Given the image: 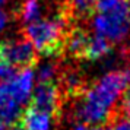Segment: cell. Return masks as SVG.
<instances>
[{"label":"cell","mask_w":130,"mask_h":130,"mask_svg":"<svg viewBox=\"0 0 130 130\" xmlns=\"http://www.w3.org/2000/svg\"><path fill=\"white\" fill-rule=\"evenodd\" d=\"M0 130H5V124L2 123V121H0Z\"/></svg>","instance_id":"cell-20"},{"label":"cell","mask_w":130,"mask_h":130,"mask_svg":"<svg viewBox=\"0 0 130 130\" xmlns=\"http://www.w3.org/2000/svg\"><path fill=\"white\" fill-rule=\"evenodd\" d=\"M53 116L29 105L12 124L10 130H50Z\"/></svg>","instance_id":"cell-6"},{"label":"cell","mask_w":130,"mask_h":130,"mask_svg":"<svg viewBox=\"0 0 130 130\" xmlns=\"http://www.w3.org/2000/svg\"><path fill=\"white\" fill-rule=\"evenodd\" d=\"M91 130H111V129H110V127H107V126H104V124H98V126L92 127Z\"/></svg>","instance_id":"cell-17"},{"label":"cell","mask_w":130,"mask_h":130,"mask_svg":"<svg viewBox=\"0 0 130 130\" xmlns=\"http://www.w3.org/2000/svg\"><path fill=\"white\" fill-rule=\"evenodd\" d=\"M96 3L98 0H70V7L77 16H88L92 15Z\"/></svg>","instance_id":"cell-10"},{"label":"cell","mask_w":130,"mask_h":130,"mask_svg":"<svg viewBox=\"0 0 130 130\" xmlns=\"http://www.w3.org/2000/svg\"><path fill=\"white\" fill-rule=\"evenodd\" d=\"M110 50H111V44L107 41L105 38L96 35V34H92V35L88 37L83 59H88V60L102 59L104 56L110 53Z\"/></svg>","instance_id":"cell-8"},{"label":"cell","mask_w":130,"mask_h":130,"mask_svg":"<svg viewBox=\"0 0 130 130\" xmlns=\"http://www.w3.org/2000/svg\"><path fill=\"white\" fill-rule=\"evenodd\" d=\"M121 110L123 114L127 118H130V82H129V88L126 91V94L123 96V102H121Z\"/></svg>","instance_id":"cell-14"},{"label":"cell","mask_w":130,"mask_h":130,"mask_svg":"<svg viewBox=\"0 0 130 130\" xmlns=\"http://www.w3.org/2000/svg\"><path fill=\"white\" fill-rule=\"evenodd\" d=\"M15 73H16V72H15L13 67H10V66L7 64V63H5L3 60H0V83L7 80L9 77H12Z\"/></svg>","instance_id":"cell-13"},{"label":"cell","mask_w":130,"mask_h":130,"mask_svg":"<svg viewBox=\"0 0 130 130\" xmlns=\"http://www.w3.org/2000/svg\"><path fill=\"white\" fill-rule=\"evenodd\" d=\"M7 21H9V16H7V13L3 10V7H0V32H2V31L6 28Z\"/></svg>","instance_id":"cell-16"},{"label":"cell","mask_w":130,"mask_h":130,"mask_svg":"<svg viewBox=\"0 0 130 130\" xmlns=\"http://www.w3.org/2000/svg\"><path fill=\"white\" fill-rule=\"evenodd\" d=\"M69 16L59 13L50 19H40L25 26V37L32 44L35 51L44 56H59L64 51L69 35Z\"/></svg>","instance_id":"cell-3"},{"label":"cell","mask_w":130,"mask_h":130,"mask_svg":"<svg viewBox=\"0 0 130 130\" xmlns=\"http://www.w3.org/2000/svg\"><path fill=\"white\" fill-rule=\"evenodd\" d=\"M10 0H0V7H3V6H6L7 3H9Z\"/></svg>","instance_id":"cell-19"},{"label":"cell","mask_w":130,"mask_h":130,"mask_svg":"<svg viewBox=\"0 0 130 130\" xmlns=\"http://www.w3.org/2000/svg\"><path fill=\"white\" fill-rule=\"evenodd\" d=\"M0 60L13 69H31L37 63V51L28 40L0 42Z\"/></svg>","instance_id":"cell-4"},{"label":"cell","mask_w":130,"mask_h":130,"mask_svg":"<svg viewBox=\"0 0 130 130\" xmlns=\"http://www.w3.org/2000/svg\"><path fill=\"white\" fill-rule=\"evenodd\" d=\"M75 130H89L88 127H86V124H77L76 127H75Z\"/></svg>","instance_id":"cell-18"},{"label":"cell","mask_w":130,"mask_h":130,"mask_svg":"<svg viewBox=\"0 0 130 130\" xmlns=\"http://www.w3.org/2000/svg\"><path fill=\"white\" fill-rule=\"evenodd\" d=\"M94 34L110 44L130 38V0H98L92 12Z\"/></svg>","instance_id":"cell-2"},{"label":"cell","mask_w":130,"mask_h":130,"mask_svg":"<svg viewBox=\"0 0 130 130\" xmlns=\"http://www.w3.org/2000/svg\"><path fill=\"white\" fill-rule=\"evenodd\" d=\"M31 105L56 117L60 110V89L57 85L54 82L38 83L31 95Z\"/></svg>","instance_id":"cell-5"},{"label":"cell","mask_w":130,"mask_h":130,"mask_svg":"<svg viewBox=\"0 0 130 130\" xmlns=\"http://www.w3.org/2000/svg\"><path fill=\"white\" fill-rule=\"evenodd\" d=\"M57 75V67L54 63H45V64L40 66V69L37 72V79L38 83H47L53 82V79Z\"/></svg>","instance_id":"cell-12"},{"label":"cell","mask_w":130,"mask_h":130,"mask_svg":"<svg viewBox=\"0 0 130 130\" xmlns=\"http://www.w3.org/2000/svg\"><path fill=\"white\" fill-rule=\"evenodd\" d=\"M130 82L129 70H111L82 92L77 107V117L83 123L102 124L107 121L114 105L127 91Z\"/></svg>","instance_id":"cell-1"},{"label":"cell","mask_w":130,"mask_h":130,"mask_svg":"<svg viewBox=\"0 0 130 130\" xmlns=\"http://www.w3.org/2000/svg\"><path fill=\"white\" fill-rule=\"evenodd\" d=\"M19 16L26 25L34 24L41 19V3L40 0H25L21 6Z\"/></svg>","instance_id":"cell-9"},{"label":"cell","mask_w":130,"mask_h":130,"mask_svg":"<svg viewBox=\"0 0 130 130\" xmlns=\"http://www.w3.org/2000/svg\"><path fill=\"white\" fill-rule=\"evenodd\" d=\"M21 104L13 100L7 89L0 83V121L5 126H12L21 116Z\"/></svg>","instance_id":"cell-7"},{"label":"cell","mask_w":130,"mask_h":130,"mask_svg":"<svg viewBox=\"0 0 130 130\" xmlns=\"http://www.w3.org/2000/svg\"><path fill=\"white\" fill-rule=\"evenodd\" d=\"M111 130H130V118L127 117L117 118L114 126L111 127Z\"/></svg>","instance_id":"cell-15"},{"label":"cell","mask_w":130,"mask_h":130,"mask_svg":"<svg viewBox=\"0 0 130 130\" xmlns=\"http://www.w3.org/2000/svg\"><path fill=\"white\" fill-rule=\"evenodd\" d=\"M63 86H64V91L70 95H82V79L79 75H75V73H70V75H66L63 77Z\"/></svg>","instance_id":"cell-11"}]
</instances>
